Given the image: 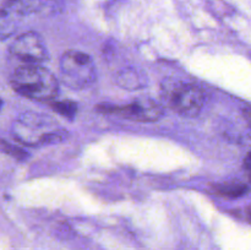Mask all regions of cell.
<instances>
[{
    "label": "cell",
    "mask_w": 251,
    "mask_h": 250,
    "mask_svg": "<svg viewBox=\"0 0 251 250\" xmlns=\"http://www.w3.org/2000/svg\"><path fill=\"white\" fill-rule=\"evenodd\" d=\"M245 168H247V172L249 173L250 172V153H248L247 157H245Z\"/></svg>",
    "instance_id": "7c38bea8"
},
{
    "label": "cell",
    "mask_w": 251,
    "mask_h": 250,
    "mask_svg": "<svg viewBox=\"0 0 251 250\" xmlns=\"http://www.w3.org/2000/svg\"><path fill=\"white\" fill-rule=\"evenodd\" d=\"M1 105H2V100H0V109H1Z\"/></svg>",
    "instance_id": "4fadbf2b"
},
{
    "label": "cell",
    "mask_w": 251,
    "mask_h": 250,
    "mask_svg": "<svg viewBox=\"0 0 251 250\" xmlns=\"http://www.w3.org/2000/svg\"><path fill=\"white\" fill-rule=\"evenodd\" d=\"M212 190L217 195L225 196V198L228 199H237L247 195L248 191H249V188H248L247 184L242 183V181L232 180L226 181V183L216 184V185L212 186Z\"/></svg>",
    "instance_id": "ba28073f"
},
{
    "label": "cell",
    "mask_w": 251,
    "mask_h": 250,
    "mask_svg": "<svg viewBox=\"0 0 251 250\" xmlns=\"http://www.w3.org/2000/svg\"><path fill=\"white\" fill-rule=\"evenodd\" d=\"M162 100L171 109L183 117H196L203 105V93L194 83L167 80L161 87Z\"/></svg>",
    "instance_id": "3957f363"
},
{
    "label": "cell",
    "mask_w": 251,
    "mask_h": 250,
    "mask_svg": "<svg viewBox=\"0 0 251 250\" xmlns=\"http://www.w3.org/2000/svg\"><path fill=\"white\" fill-rule=\"evenodd\" d=\"M51 108L56 113H59L63 117L69 118V119L75 118L76 113H77V104L75 102H71V100H60V102L51 103Z\"/></svg>",
    "instance_id": "30bf717a"
},
{
    "label": "cell",
    "mask_w": 251,
    "mask_h": 250,
    "mask_svg": "<svg viewBox=\"0 0 251 250\" xmlns=\"http://www.w3.org/2000/svg\"><path fill=\"white\" fill-rule=\"evenodd\" d=\"M98 110L108 113V114L114 113V114L120 115L125 119L140 123L157 122L163 115V109H162L161 105L151 98H139V100L125 105L100 104Z\"/></svg>",
    "instance_id": "5b68a950"
},
{
    "label": "cell",
    "mask_w": 251,
    "mask_h": 250,
    "mask_svg": "<svg viewBox=\"0 0 251 250\" xmlns=\"http://www.w3.org/2000/svg\"><path fill=\"white\" fill-rule=\"evenodd\" d=\"M11 85L19 95L39 102L51 100L59 92V83L54 74L36 64L17 68L12 74Z\"/></svg>",
    "instance_id": "7a4b0ae2"
},
{
    "label": "cell",
    "mask_w": 251,
    "mask_h": 250,
    "mask_svg": "<svg viewBox=\"0 0 251 250\" xmlns=\"http://www.w3.org/2000/svg\"><path fill=\"white\" fill-rule=\"evenodd\" d=\"M22 15L21 0H7L0 7V38H6L14 33Z\"/></svg>",
    "instance_id": "52a82bcc"
},
{
    "label": "cell",
    "mask_w": 251,
    "mask_h": 250,
    "mask_svg": "<svg viewBox=\"0 0 251 250\" xmlns=\"http://www.w3.org/2000/svg\"><path fill=\"white\" fill-rule=\"evenodd\" d=\"M10 53L31 64L42 63L48 59L46 44L36 32H26L17 37L10 46Z\"/></svg>",
    "instance_id": "8992f818"
},
{
    "label": "cell",
    "mask_w": 251,
    "mask_h": 250,
    "mask_svg": "<svg viewBox=\"0 0 251 250\" xmlns=\"http://www.w3.org/2000/svg\"><path fill=\"white\" fill-rule=\"evenodd\" d=\"M117 82L122 87L127 90H137V88L144 87V76L140 75L136 70H124L118 75Z\"/></svg>",
    "instance_id": "9c48e42d"
},
{
    "label": "cell",
    "mask_w": 251,
    "mask_h": 250,
    "mask_svg": "<svg viewBox=\"0 0 251 250\" xmlns=\"http://www.w3.org/2000/svg\"><path fill=\"white\" fill-rule=\"evenodd\" d=\"M63 81L71 88H83L96 80V66L88 54L69 50L60 59Z\"/></svg>",
    "instance_id": "277c9868"
},
{
    "label": "cell",
    "mask_w": 251,
    "mask_h": 250,
    "mask_svg": "<svg viewBox=\"0 0 251 250\" xmlns=\"http://www.w3.org/2000/svg\"><path fill=\"white\" fill-rule=\"evenodd\" d=\"M11 132L20 144L27 146L56 144L68 136V130L63 129L56 120L38 113L22 114L12 124Z\"/></svg>",
    "instance_id": "6da1fadb"
},
{
    "label": "cell",
    "mask_w": 251,
    "mask_h": 250,
    "mask_svg": "<svg viewBox=\"0 0 251 250\" xmlns=\"http://www.w3.org/2000/svg\"><path fill=\"white\" fill-rule=\"evenodd\" d=\"M0 150L4 151L6 154L15 157L16 159H25L26 158V152L24 150H21L20 147L14 146V145L9 144V142L4 141V140H0Z\"/></svg>",
    "instance_id": "8fae6325"
}]
</instances>
